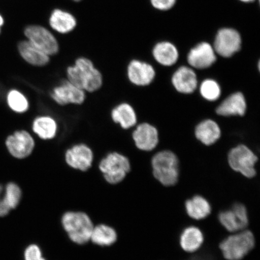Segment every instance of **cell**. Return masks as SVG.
Returning a JSON list of instances; mask_svg holds the SVG:
<instances>
[{
	"mask_svg": "<svg viewBox=\"0 0 260 260\" xmlns=\"http://www.w3.org/2000/svg\"><path fill=\"white\" fill-rule=\"evenodd\" d=\"M67 74L70 83L85 92H95L103 85L102 73L89 58H77L73 66L68 68Z\"/></svg>",
	"mask_w": 260,
	"mask_h": 260,
	"instance_id": "1",
	"label": "cell"
},
{
	"mask_svg": "<svg viewBox=\"0 0 260 260\" xmlns=\"http://www.w3.org/2000/svg\"><path fill=\"white\" fill-rule=\"evenodd\" d=\"M152 172L154 177L165 186L176 184L179 177L178 158L173 152L162 151L152 159Z\"/></svg>",
	"mask_w": 260,
	"mask_h": 260,
	"instance_id": "2",
	"label": "cell"
},
{
	"mask_svg": "<svg viewBox=\"0 0 260 260\" xmlns=\"http://www.w3.org/2000/svg\"><path fill=\"white\" fill-rule=\"evenodd\" d=\"M61 223L64 230L73 242L83 245L90 239L93 225L87 214L69 211L63 214Z\"/></svg>",
	"mask_w": 260,
	"mask_h": 260,
	"instance_id": "3",
	"label": "cell"
},
{
	"mask_svg": "<svg viewBox=\"0 0 260 260\" xmlns=\"http://www.w3.org/2000/svg\"><path fill=\"white\" fill-rule=\"evenodd\" d=\"M255 246V239L249 231H243L223 240L219 246L224 258L228 260H240L248 254Z\"/></svg>",
	"mask_w": 260,
	"mask_h": 260,
	"instance_id": "4",
	"label": "cell"
},
{
	"mask_svg": "<svg viewBox=\"0 0 260 260\" xmlns=\"http://www.w3.org/2000/svg\"><path fill=\"white\" fill-rule=\"evenodd\" d=\"M100 170L109 183L116 184L124 179L130 171V162L125 155L111 152L103 158L99 165Z\"/></svg>",
	"mask_w": 260,
	"mask_h": 260,
	"instance_id": "5",
	"label": "cell"
},
{
	"mask_svg": "<svg viewBox=\"0 0 260 260\" xmlns=\"http://www.w3.org/2000/svg\"><path fill=\"white\" fill-rule=\"evenodd\" d=\"M257 160L258 157L251 149L243 145L232 149L229 154L230 167L247 178L255 176V165Z\"/></svg>",
	"mask_w": 260,
	"mask_h": 260,
	"instance_id": "6",
	"label": "cell"
},
{
	"mask_svg": "<svg viewBox=\"0 0 260 260\" xmlns=\"http://www.w3.org/2000/svg\"><path fill=\"white\" fill-rule=\"evenodd\" d=\"M24 34L29 42L49 56L58 53L56 39L47 29L41 26L30 25L25 28Z\"/></svg>",
	"mask_w": 260,
	"mask_h": 260,
	"instance_id": "7",
	"label": "cell"
},
{
	"mask_svg": "<svg viewBox=\"0 0 260 260\" xmlns=\"http://www.w3.org/2000/svg\"><path fill=\"white\" fill-rule=\"evenodd\" d=\"M241 44L239 32L235 29L225 28L217 32L213 48L220 56L230 57L240 50Z\"/></svg>",
	"mask_w": 260,
	"mask_h": 260,
	"instance_id": "8",
	"label": "cell"
},
{
	"mask_svg": "<svg viewBox=\"0 0 260 260\" xmlns=\"http://www.w3.org/2000/svg\"><path fill=\"white\" fill-rule=\"evenodd\" d=\"M6 145L13 157L22 159L28 157L32 153L35 142L30 133L25 130H21L9 136L6 139Z\"/></svg>",
	"mask_w": 260,
	"mask_h": 260,
	"instance_id": "9",
	"label": "cell"
},
{
	"mask_svg": "<svg viewBox=\"0 0 260 260\" xmlns=\"http://www.w3.org/2000/svg\"><path fill=\"white\" fill-rule=\"evenodd\" d=\"M219 220L226 230L233 233L241 232L249 222L248 212L242 204H236L230 210L222 211Z\"/></svg>",
	"mask_w": 260,
	"mask_h": 260,
	"instance_id": "10",
	"label": "cell"
},
{
	"mask_svg": "<svg viewBox=\"0 0 260 260\" xmlns=\"http://www.w3.org/2000/svg\"><path fill=\"white\" fill-rule=\"evenodd\" d=\"M51 97L58 105L64 106L69 104L81 105L86 99L85 91L79 88L69 81H62L59 86L54 87Z\"/></svg>",
	"mask_w": 260,
	"mask_h": 260,
	"instance_id": "11",
	"label": "cell"
},
{
	"mask_svg": "<svg viewBox=\"0 0 260 260\" xmlns=\"http://www.w3.org/2000/svg\"><path fill=\"white\" fill-rule=\"evenodd\" d=\"M93 154L92 149L85 144H78L68 149L65 153V160L70 167L86 171L92 167Z\"/></svg>",
	"mask_w": 260,
	"mask_h": 260,
	"instance_id": "12",
	"label": "cell"
},
{
	"mask_svg": "<svg viewBox=\"0 0 260 260\" xmlns=\"http://www.w3.org/2000/svg\"><path fill=\"white\" fill-rule=\"evenodd\" d=\"M187 60L193 68L206 69L215 62V51L210 44L203 42L191 49L188 54Z\"/></svg>",
	"mask_w": 260,
	"mask_h": 260,
	"instance_id": "13",
	"label": "cell"
},
{
	"mask_svg": "<svg viewBox=\"0 0 260 260\" xmlns=\"http://www.w3.org/2000/svg\"><path fill=\"white\" fill-rule=\"evenodd\" d=\"M136 146L141 150L149 151L154 149L158 143L157 129L149 123L140 124L133 133Z\"/></svg>",
	"mask_w": 260,
	"mask_h": 260,
	"instance_id": "14",
	"label": "cell"
},
{
	"mask_svg": "<svg viewBox=\"0 0 260 260\" xmlns=\"http://www.w3.org/2000/svg\"><path fill=\"white\" fill-rule=\"evenodd\" d=\"M128 77L130 81L137 86L148 85L155 77V71L151 65L134 60L128 67Z\"/></svg>",
	"mask_w": 260,
	"mask_h": 260,
	"instance_id": "15",
	"label": "cell"
},
{
	"mask_svg": "<svg viewBox=\"0 0 260 260\" xmlns=\"http://www.w3.org/2000/svg\"><path fill=\"white\" fill-rule=\"evenodd\" d=\"M172 83L179 92L192 93L197 87V75L191 68L182 67L174 73Z\"/></svg>",
	"mask_w": 260,
	"mask_h": 260,
	"instance_id": "16",
	"label": "cell"
},
{
	"mask_svg": "<svg viewBox=\"0 0 260 260\" xmlns=\"http://www.w3.org/2000/svg\"><path fill=\"white\" fill-rule=\"evenodd\" d=\"M246 110L245 97L241 92L232 94L220 104L216 109L218 115L223 116H243Z\"/></svg>",
	"mask_w": 260,
	"mask_h": 260,
	"instance_id": "17",
	"label": "cell"
},
{
	"mask_svg": "<svg viewBox=\"0 0 260 260\" xmlns=\"http://www.w3.org/2000/svg\"><path fill=\"white\" fill-rule=\"evenodd\" d=\"M18 50L23 59L32 66L44 67L50 61L48 55L36 47L28 40L22 41L18 44Z\"/></svg>",
	"mask_w": 260,
	"mask_h": 260,
	"instance_id": "18",
	"label": "cell"
},
{
	"mask_svg": "<svg viewBox=\"0 0 260 260\" xmlns=\"http://www.w3.org/2000/svg\"><path fill=\"white\" fill-rule=\"evenodd\" d=\"M195 135L204 145H211L220 138L221 132L216 122L212 120H206L197 126Z\"/></svg>",
	"mask_w": 260,
	"mask_h": 260,
	"instance_id": "19",
	"label": "cell"
},
{
	"mask_svg": "<svg viewBox=\"0 0 260 260\" xmlns=\"http://www.w3.org/2000/svg\"><path fill=\"white\" fill-rule=\"evenodd\" d=\"M203 242V234L197 227L186 228L180 236V246L187 252L192 253L198 251Z\"/></svg>",
	"mask_w": 260,
	"mask_h": 260,
	"instance_id": "20",
	"label": "cell"
},
{
	"mask_svg": "<svg viewBox=\"0 0 260 260\" xmlns=\"http://www.w3.org/2000/svg\"><path fill=\"white\" fill-rule=\"evenodd\" d=\"M32 129L41 139L50 140L53 139L57 134V124L52 117L41 116L34 120Z\"/></svg>",
	"mask_w": 260,
	"mask_h": 260,
	"instance_id": "21",
	"label": "cell"
},
{
	"mask_svg": "<svg viewBox=\"0 0 260 260\" xmlns=\"http://www.w3.org/2000/svg\"><path fill=\"white\" fill-rule=\"evenodd\" d=\"M188 216L195 220H202L211 213V208L209 201L201 196H195L185 204Z\"/></svg>",
	"mask_w": 260,
	"mask_h": 260,
	"instance_id": "22",
	"label": "cell"
},
{
	"mask_svg": "<svg viewBox=\"0 0 260 260\" xmlns=\"http://www.w3.org/2000/svg\"><path fill=\"white\" fill-rule=\"evenodd\" d=\"M50 24L54 30L60 34H67L76 27L77 22L74 16L69 13L56 9L52 13Z\"/></svg>",
	"mask_w": 260,
	"mask_h": 260,
	"instance_id": "23",
	"label": "cell"
},
{
	"mask_svg": "<svg viewBox=\"0 0 260 260\" xmlns=\"http://www.w3.org/2000/svg\"><path fill=\"white\" fill-rule=\"evenodd\" d=\"M155 59L165 66H171L177 62L178 51L170 42H162L155 45L153 50Z\"/></svg>",
	"mask_w": 260,
	"mask_h": 260,
	"instance_id": "24",
	"label": "cell"
},
{
	"mask_svg": "<svg viewBox=\"0 0 260 260\" xmlns=\"http://www.w3.org/2000/svg\"><path fill=\"white\" fill-rule=\"evenodd\" d=\"M112 118L114 122L119 123L124 129L132 127L137 122L134 109L126 103H122L112 110Z\"/></svg>",
	"mask_w": 260,
	"mask_h": 260,
	"instance_id": "25",
	"label": "cell"
},
{
	"mask_svg": "<svg viewBox=\"0 0 260 260\" xmlns=\"http://www.w3.org/2000/svg\"><path fill=\"white\" fill-rule=\"evenodd\" d=\"M90 239L97 245L107 246L113 245L117 240L116 231L111 226L100 225L94 228Z\"/></svg>",
	"mask_w": 260,
	"mask_h": 260,
	"instance_id": "26",
	"label": "cell"
},
{
	"mask_svg": "<svg viewBox=\"0 0 260 260\" xmlns=\"http://www.w3.org/2000/svg\"><path fill=\"white\" fill-rule=\"evenodd\" d=\"M8 104L10 108L16 113L27 111L29 103L26 97L17 90H12L8 94Z\"/></svg>",
	"mask_w": 260,
	"mask_h": 260,
	"instance_id": "27",
	"label": "cell"
},
{
	"mask_svg": "<svg viewBox=\"0 0 260 260\" xmlns=\"http://www.w3.org/2000/svg\"><path fill=\"white\" fill-rule=\"evenodd\" d=\"M200 92L205 99L214 102L220 96V87L216 81L207 79L203 81L200 86Z\"/></svg>",
	"mask_w": 260,
	"mask_h": 260,
	"instance_id": "28",
	"label": "cell"
},
{
	"mask_svg": "<svg viewBox=\"0 0 260 260\" xmlns=\"http://www.w3.org/2000/svg\"><path fill=\"white\" fill-rule=\"evenodd\" d=\"M4 191L9 209H15L18 207L21 199L22 191L20 187L14 183H9L5 187Z\"/></svg>",
	"mask_w": 260,
	"mask_h": 260,
	"instance_id": "29",
	"label": "cell"
},
{
	"mask_svg": "<svg viewBox=\"0 0 260 260\" xmlns=\"http://www.w3.org/2000/svg\"><path fill=\"white\" fill-rule=\"evenodd\" d=\"M25 260H46L42 255L40 247L36 245L28 246L24 252Z\"/></svg>",
	"mask_w": 260,
	"mask_h": 260,
	"instance_id": "30",
	"label": "cell"
},
{
	"mask_svg": "<svg viewBox=\"0 0 260 260\" xmlns=\"http://www.w3.org/2000/svg\"><path fill=\"white\" fill-rule=\"evenodd\" d=\"M176 0H151L153 7L160 11H167L171 9L175 4Z\"/></svg>",
	"mask_w": 260,
	"mask_h": 260,
	"instance_id": "31",
	"label": "cell"
},
{
	"mask_svg": "<svg viewBox=\"0 0 260 260\" xmlns=\"http://www.w3.org/2000/svg\"><path fill=\"white\" fill-rule=\"evenodd\" d=\"M4 189L5 187L0 185V217L7 215L11 210L6 202Z\"/></svg>",
	"mask_w": 260,
	"mask_h": 260,
	"instance_id": "32",
	"label": "cell"
},
{
	"mask_svg": "<svg viewBox=\"0 0 260 260\" xmlns=\"http://www.w3.org/2000/svg\"><path fill=\"white\" fill-rule=\"evenodd\" d=\"M5 24L4 18H3L2 15L0 14V32H1V28L3 25Z\"/></svg>",
	"mask_w": 260,
	"mask_h": 260,
	"instance_id": "33",
	"label": "cell"
},
{
	"mask_svg": "<svg viewBox=\"0 0 260 260\" xmlns=\"http://www.w3.org/2000/svg\"><path fill=\"white\" fill-rule=\"evenodd\" d=\"M240 1L245 3H250L254 1V0H240Z\"/></svg>",
	"mask_w": 260,
	"mask_h": 260,
	"instance_id": "34",
	"label": "cell"
},
{
	"mask_svg": "<svg viewBox=\"0 0 260 260\" xmlns=\"http://www.w3.org/2000/svg\"><path fill=\"white\" fill-rule=\"evenodd\" d=\"M74 1H76V2H79V1H80V0H74Z\"/></svg>",
	"mask_w": 260,
	"mask_h": 260,
	"instance_id": "35",
	"label": "cell"
}]
</instances>
